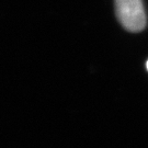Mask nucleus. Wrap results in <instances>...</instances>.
Instances as JSON below:
<instances>
[{"mask_svg":"<svg viewBox=\"0 0 148 148\" xmlns=\"http://www.w3.org/2000/svg\"><path fill=\"white\" fill-rule=\"evenodd\" d=\"M119 21L130 32H140L146 27V14L142 0H115Z\"/></svg>","mask_w":148,"mask_h":148,"instance_id":"f257e3e1","label":"nucleus"},{"mask_svg":"<svg viewBox=\"0 0 148 148\" xmlns=\"http://www.w3.org/2000/svg\"><path fill=\"white\" fill-rule=\"evenodd\" d=\"M146 68H147V70H148V60H147V63H146Z\"/></svg>","mask_w":148,"mask_h":148,"instance_id":"f03ea898","label":"nucleus"}]
</instances>
